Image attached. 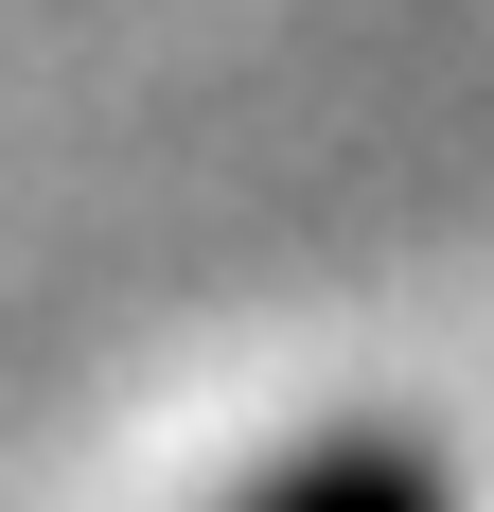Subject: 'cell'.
<instances>
[{
	"label": "cell",
	"mask_w": 494,
	"mask_h": 512,
	"mask_svg": "<svg viewBox=\"0 0 494 512\" xmlns=\"http://www.w3.org/2000/svg\"><path fill=\"white\" fill-rule=\"evenodd\" d=\"M318 512H389V495H318Z\"/></svg>",
	"instance_id": "cell-1"
}]
</instances>
